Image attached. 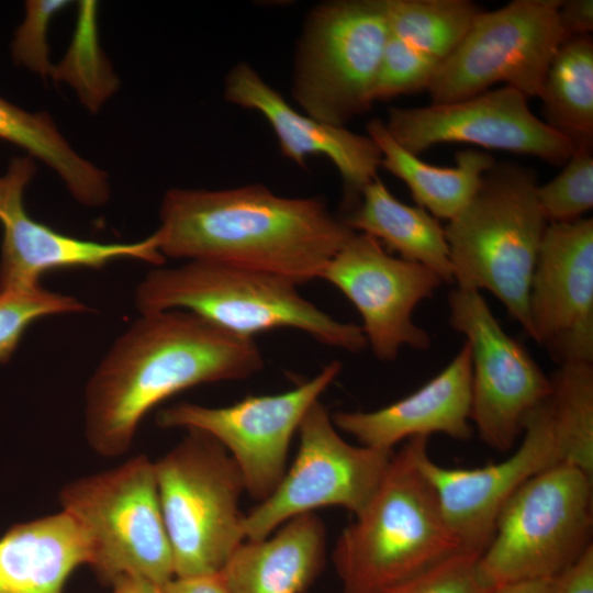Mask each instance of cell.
Wrapping results in <instances>:
<instances>
[{
  "label": "cell",
  "mask_w": 593,
  "mask_h": 593,
  "mask_svg": "<svg viewBox=\"0 0 593 593\" xmlns=\"http://www.w3.org/2000/svg\"><path fill=\"white\" fill-rule=\"evenodd\" d=\"M0 138L11 142L54 169L72 197L100 206L110 197L108 176L82 158L45 112H27L0 97Z\"/></svg>",
  "instance_id": "obj_25"
},
{
  "label": "cell",
  "mask_w": 593,
  "mask_h": 593,
  "mask_svg": "<svg viewBox=\"0 0 593 593\" xmlns=\"http://www.w3.org/2000/svg\"><path fill=\"white\" fill-rule=\"evenodd\" d=\"M529 336L557 365H593V219L548 223L533 272Z\"/></svg>",
  "instance_id": "obj_16"
},
{
  "label": "cell",
  "mask_w": 593,
  "mask_h": 593,
  "mask_svg": "<svg viewBox=\"0 0 593 593\" xmlns=\"http://www.w3.org/2000/svg\"><path fill=\"white\" fill-rule=\"evenodd\" d=\"M481 552L460 549L419 573L374 593H490L479 568Z\"/></svg>",
  "instance_id": "obj_31"
},
{
  "label": "cell",
  "mask_w": 593,
  "mask_h": 593,
  "mask_svg": "<svg viewBox=\"0 0 593 593\" xmlns=\"http://www.w3.org/2000/svg\"><path fill=\"white\" fill-rule=\"evenodd\" d=\"M552 580L512 582L493 588L490 593H549Z\"/></svg>",
  "instance_id": "obj_38"
},
{
  "label": "cell",
  "mask_w": 593,
  "mask_h": 593,
  "mask_svg": "<svg viewBox=\"0 0 593 593\" xmlns=\"http://www.w3.org/2000/svg\"><path fill=\"white\" fill-rule=\"evenodd\" d=\"M87 310L78 299L41 284L0 291V363L11 358L24 332L37 318Z\"/></svg>",
  "instance_id": "obj_29"
},
{
  "label": "cell",
  "mask_w": 593,
  "mask_h": 593,
  "mask_svg": "<svg viewBox=\"0 0 593 593\" xmlns=\"http://www.w3.org/2000/svg\"><path fill=\"white\" fill-rule=\"evenodd\" d=\"M545 123L575 148L593 147V41H564L557 49L538 96Z\"/></svg>",
  "instance_id": "obj_26"
},
{
  "label": "cell",
  "mask_w": 593,
  "mask_h": 593,
  "mask_svg": "<svg viewBox=\"0 0 593 593\" xmlns=\"http://www.w3.org/2000/svg\"><path fill=\"white\" fill-rule=\"evenodd\" d=\"M325 538L313 512L292 517L275 535L244 540L219 575L231 593H303L322 571Z\"/></svg>",
  "instance_id": "obj_21"
},
{
  "label": "cell",
  "mask_w": 593,
  "mask_h": 593,
  "mask_svg": "<svg viewBox=\"0 0 593 593\" xmlns=\"http://www.w3.org/2000/svg\"><path fill=\"white\" fill-rule=\"evenodd\" d=\"M549 593H593V546L551 581Z\"/></svg>",
  "instance_id": "obj_34"
},
{
  "label": "cell",
  "mask_w": 593,
  "mask_h": 593,
  "mask_svg": "<svg viewBox=\"0 0 593 593\" xmlns=\"http://www.w3.org/2000/svg\"><path fill=\"white\" fill-rule=\"evenodd\" d=\"M537 187L535 170L495 161L444 227L457 288L491 292L528 336L530 282L548 225Z\"/></svg>",
  "instance_id": "obj_5"
},
{
  "label": "cell",
  "mask_w": 593,
  "mask_h": 593,
  "mask_svg": "<svg viewBox=\"0 0 593 593\" xmlns=\"http://www.w3.org/2000/svg\"><path fill=\"white\" fill-rule=\"evenodd\" d=\"M89 560L82 530L63 511L13 525L0 537V593H64Z\"/></svg>",
  "instance_id": "obj_22"
},
{
  "label": "cell",
  "mask_w": 593,
  "mask_h": 593,
  "mask_svg": "<svg viewBox=\"0 0 593 593\" xmlns=\"http://www.w3.org/2000/svg\"><path fill=\"white\" fill-rule=\"evenodd\" d=\"M24 189L15 188L0 210V291L38 286L41 277L52 270L99 269L126 258L157 267L165 262L153 234L134 243H100L68 236L33 220L24 209Z\"/></svg>",
  "instance_id": "obj_20"
},
{
  "label": "cell",
  "mask_w": 593,
  "mask_h": 593,
  "mask_svg": "<svg viewBox=\"0 0 593 593\" xmlns=\"http://www.w3.org/2000/svg\"><path fill=\"white\" fill-rule=\"evenodd\" d=\"M227 102L259 112L272 127L282 155L305 168L309 156H326L337 168L349 212L363 189L378 176L381 152L369 135L321 122L289 104L247 63L236 64L226 75Z\"/></svg>",
  "instance_id": "obj_18"
},
{
  "label": "cell",
  "mask_w": 593,
  "mask_h": 593,
  "mask_svg": "<svg viewBox=\"0 0 593 593\" xmlns=\"http://www.w3.org/2000/svg\"><path fill=\"white\" fill-rule=\"evenodd\" d=\"M321 279L357 309L367 346L379 360H395L404 346L429 348L430 336L414 323L413 312L444 282L427 267L395 257L372 236L355 232Z\"/></svg>",
  "instance_id": "obj_14"
},
{
  "label": "cell",
  "mask_w": 593,
  "mask_h": 593,
  "mask_svg": "<svg viewBox=\"0 0 593 593\" xmlns=\"http://www.w3.org/2000/svg\"><path fill=\"white\" fill-rule=\"evenodd\" d=\"M58 501L82 530L88 566L102 582L134 577L164 586L175 578L154 461L146 455L67 482Z\"/></svg>",
  "instance_id": "obj_6"
},
{
  "label": "cell",
  "mask_w": 593,
  "mask_h": 593,
  "mask_svg": "<svg viewBox=\"0 0 593 593\" xmlns=\"http://www.w3.org/2000/svg\"><path fill=\"white\" fill-rule=\"evenodd\" d=\"M384 0H339L307 14L298 41L292 96L303 112L344 126L367 111L389 38Z\"/></svg>",
  "instance_id": "obj_9"
},
{
  "label": "cell",
  "mask_w": 593,
  "mask_h": 593,
  "mask_svg": "<svg viewBox=\"0 0 593 593\" xmlns=\"http://www.w3.org/2000/svg\"><path fill=\"white\" fill-rule=\"evenodd\" d=\"M10 186H11V179L8 174H5L3 177H0V208L8 195Z\"/></svg>",
  "instance_id": "obj_39"
},
{
  "label": "cell",
  "mask_w": 593,
  "mask_h": 593,
  "mask_svg": "<svg viewBox=\"0 0 593 593\" xmlns=\"http://www.w3.org/2000/svg\"><path fill=\"white\" fill-rule=\"evenodd\" d=\"M163 589L165 593H231L219 574L174 578Z\"/></svg>",
  "instance_id": "obj_36"
},
{
  "label": "cell",
  "mask_w": 593,
  "mask_h": 593,
  "mask_svg": "<svg viewBox=\"0 0 593 593\" xmlns=\"http://www.w3.org/2000/svg\"><path fill=\"white\" fill-rule=\"evenodd\" d=\"M340 370L335 360L292 390L248 395L228 406L175 404L161 410L156 422L161 428L197 429L213 437L238 467L245 492L259 503L283 478L294 433Z\"/></svg>",
  "instance_id": "obj_13"
},
{
  "label": "cell",
  "mask_w": 593,
  "mask_h": 593,
  "mask_svg": "<svg viewBox=\"0 0 593 593\" xmlns=\"http://www.w3.org/2000/svg\"><path fill=\"white\" fill-rule=\"evenodd\" d=\"M416 460L448 527L463 549L478 552L490 542L506 500L532 477L563 462L548 400L528 414L518 447L497 463L474 469L443 467L429 458L427 438L422 439Z\"/></svg>",
  "instance_id": "obj_17"
},
{
  "label": "cell",
  "mask_w": 593,
  "mask_h": 593,
  "mask_svg": "<svg viewBox=\"0 0 593 593\" xmlns=\"http://www.w3.org/2000/svg\"><path fill=\"white\" fill-rule=\"evenodd\" d=\"M332 419L337 429L360 445L377 449L393 450L404 439L435 433L469 439L473 428L468 343L439 373L407 396L374 411H339Z\"/></svg>",
  "instance_id": "obj_19"
},
{
  "label": "cell",
  "mask_w": 593,
  "mask_h": 593,
  "mask_svg": "<svg viewBox=\"0 0 593 593\" xmlns=\"http://www.w3.org/2000/svg\"><path fill=\"white\" fill-rule=\"evenodd\" d=\"M154 467L175 578L219 574L245 540L235 461L213 437L188 429Z\"/></svg>",
  "instance_id": "obj_7"
},
{
  "label": "cell",
  "mask_w": 593,
  "mask_h": 593,
  "mask_svg": "<svg viewBox=\"0 0 593 593\" xmlns=\"http://www.w3.org/2000/svg\"><path fill=\"white\" fill-rule=\"evenodd\" d=\"M153 233L166 257L272 273L298 286L321 279L354 235L322 199L276 194L261 183L168 190Z\"/></svg>",
  "instance_id": "obj_2"
},
{
  "label": "cell",
  "mask_w": 593,
  "mask_h": 593,
  "mask_svg": "<svg viewBox=\"0 0 593 593\" xmlns=\"http://www.w3.org/2000/svg\"><path fill=\"white\" fill-rule=\"evenodd\" d=\"M438 64L436 59L389 34L372 88V101L427 90Z\"/></svg>",
  "instance_id": "obj_32"
},
{
  "label": "cell",
  "mask_w": 593,
  "mask_h": 593,
  "mask_svg": "<svg viewBox=\"0 0 593 593\" xmlns=\"http://www.w3.org/2000/svg\"><path fill=\"white\" fill-rule=\"evenodd\" d=\"M298 432L300 446L292 466L275 491L244 515L245 540L264 539L292 517L324 506H342L358 515L394 454L347 443L320 401L309 409Z\"/></svg>",
  "instance_id": "obj_11"
},
{
  "label": "cell",
  "mask_w": 593,
  "mask_h": 593,
  "mask_svg": "<svg viewBox=\"0 0 593 593\" xmlns=\"http://www.w3.org/2000/svg\"><path fill=\"white\" fill-rule=\"evenodd\" d=\"M112 593H165L163 586L148 580L124 577L112 583Z\"/></svg>",
  "instance_id": "obj_37"
},
{
  "label": "cell",
  "mask_w": 593,
  "mask_h": 593,
  "mask_svg": "<svg viewBox=\"0 0 593 593\" xmlns=\"http://www.w3.org/2000/svg\"><path fill=\"white\" fill-rule=\"evenodd\" d=\"M560 2L514 0L479 11L459 45L437 65L427 88L430 104L465 100L496 82L538 97L557 49L567 41L558 19Z\"/></svg>",
  "instance_id": "obj_10"
},
{
  "label": "cell",
  "mask_w": 593,
  "mask_h": 593,
  "mask_svg": "<svg viewBox=\"0 0 593 593\" xmlns=\"http://www.w3.org/2000/svg\"><path fill=\"white\" fill-rule=\"evenodd\" d=\"M537 199L548 223H566L584 217L593 206L592 148H575L560 174L538 184Z\"/></svg>",
  "instance_id": "obj_30"
},
{
  "label": "cell",
  "mask_w": 593,
  "mask_h": 593,
  "mask_svg": "<svg viewBox=\"0 0 593 593\" xmlns=\"http://www.w3.org/2000/svg\"><path fill=\"white\" fill-rule=\"evenodd\" d=\"M298 287L272 273L191 260L154 268L137 284L134 298L141 314L183 310L242 337L292 328L346 351L367 347L359 325L332 317L302 296Z\"/></svg>",
  "instance_id": "obj_3"
},
{
  "label": "cell",
  "mask_w": 593,
  "mask_h": 593,
  "mask_svg": "<svg viewBox=\"0 0 593 593\" xmlns=\"http://www.w3.org/2000/svg\"><path fill=\"white\" fill-rule=\"evenodd\" d=\"M343 219L353 231L372 236L389 253L427 267L444 283L454 282L445 228L425 209L398 200L378 176Z\"/></svg>",
  "instance_id": "obj_23"
},
{
  "label": "cell",
  "mask_w": 593,
  "mask_h": 593,
  "mask_svg": "<svg viewBox=\"0 0 593 593\" xmlns=\"http://www.w3.org/2000/svg\"><path fill=\"white\" fill-rule=\"evenodd\" d=\"M593 478L561 462L524 482L503 504L479 568L493 588L552 580L593 546Z\"/></svg>",
  "instance_id": "obj_8"
},
{
  "label": "cell",
  "mask_w": 593,
  "mask_h": 593,
  "mask_svg": "<svg viewBox=\"0 0 593 593\" xmlns=\"http://www.w3.org/2000/svg\"><path fill=\"white\" fill-rule=\"evenodd\" d=\"M391 35L441 61L459 45L479 12L468 0H384Z\"/></svg>",
  "instance_id": "obj_28"
},
{
  "label": "cell",
  "mask_w": 593,
  "mask_h": 593,
  "mask_svg": "<svg viewBox=\"0 0 593 593\" xmlns=\"http://www.w3.org/2000/svg\"><path fill=\"white\" fill-rule=\"evenodd\" d=\"M367 132L381 152V166L407 186L417 206L436 219L449 221L457 215L495 163L483 150L463 149L456 154L454 167L435 166L396 143L382 120H370Z\"/></svg>",
  "instance_id": "obj_24"
},
{
  "label": "cell",
  "mask_w": 593,
  "mask_h": 593,
  "mask_svg": "<svg viewBox=\"0 0 593 593\" xmlns=\"http://www.w3.org/2000/svg\"><path fill=\"white\" fill-rule=\"evenodd\" d=\"M550 381L548 403L563 462L593 478V365L557 366Z\"/></svg>",
  "instance_id": "obj_27"
},
{
  "label": "cell",
  "mask_w": 593,
  "mask_h": 593,
  "mask_svg": "<svg viewBox=\"0 0 593 593\" xmlns=\"http://www.w3.org/2000/svg\"><path fill=\"white\" fill-rule=\"evenodd\" d=\"M264 363L254 338L191 312L141 314L87 382L86 440L100 457H120L130 450L142 419L166 399L200 384L246 379Z\"/></svg>",
  "instance_id": "obj_1"
},
{
  "label": "cell",
  "mask_w": 593,
  "mask_h": 593,
  "mask_svg": "<svg viewBox=\"0 0 593 593\" xmlns=\"http://www.w3.org/2000/svg\"><path fill=\"white\" fill-rule=\"evenodd\" d=\"M69 1L31 0L25 2L26 15L12 42V57L23 66L45 77L53 75L49 60L47 30L52 18Z\"/></svg>",
  "instance_id": "obj_33"
},
{
  "label": "cell",
  "mask_w": 593,
  "mask_h": 593,
  "mask_svg": "<svg viewBox=\"0 0 593 593\" xmlns=\"http://www.w3.org/2000/svg\"><path fill=\"white\" fill-rule=\"evenodd\" d=\"M423 438L393 454L370 502L339 535L333 560L344 593H374L462 549L418 468Z\"/></svg>",
  "instance_id": "obj_4"
},
{
  "label": "cell",
  "mask_w": 593,
  "mask_h": 593,
  "mask_svg": "<svg viewBox=\"0 0 593 593\" xmlns=\"http://www.w3.org/2000/svg\"><path fill=\"white\" fill-rule=\"evenodd\" d=\"M527 100L519 90L503 86L450 103L390 108L384 125L416 156L434 145L457 142L564 165L574 145L535 116Z\"/></svg>",
  "instance_id": "obj_15"
},
{
  "label": "cell",
  "mask_w": 593,
  "mask_h": 593,
  "mask_svg": "<svg viewBox=\"0 0 593 593\" xmlns=\"http://www.w3.org/2000/svg\"><path fill=\"white\" fill-rule=\"evenodd\" d=\"M449 324L471 353V423L490 448L506 452L528 414L549 399L546 376L525 346L501 326L480 291L448 294Z\"/></svg>",
  "instance_id": "obj_12"
},
{
  "label": "cell",
  "mask_w": 593,
  "mask_h": 593,
  "mask_svg": "<svg viewBox=\"0 0 593 593\" xmlns=\"http://www.w3.org/2000/svg\"><path fill=\"white\" fill-rule=\"evenodd\" d=\"M558 19L566 40L589 35L593 30V1L561 0Z\"/></svg>",
  "instance_id": "obj_35"
}]
</instances>
